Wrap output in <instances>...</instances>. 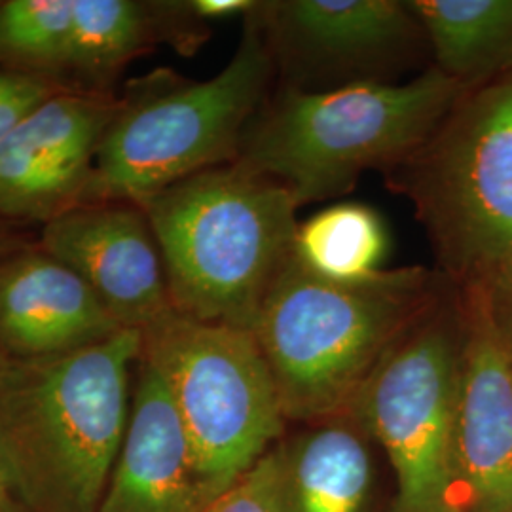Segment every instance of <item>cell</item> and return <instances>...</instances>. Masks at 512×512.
I'll return each mask as SVG.
<instances>
[{
  "label": "cell",
  "instance_id": "6",
  "mask_svg": "<svg viewBox=\"0 0 512 512\" xmlns=\"http://www.w3.org/2000/svg\"><path fill=\"white\" fill-rule=\"evenodd\" d=\"M387 175L414 203L448 274L469 289L511 277L512 71L459 101Z\"/></svg>",
  "mask_w": 512,
  "mask_h": 512
},
{
  "label": "cell",
  "instance_id": "11",
  "mask_svg": "<svg viewBox=\"0 0 512 512\" xmlns=\"http://www.w3.org/2000/svg\"><path fill=\"white\" fill-rule=\"evenodd\" d=\"M270 54L294 76L384 71L425 38L408 2L283 0L260 2Z\"/></svg>",
  "mask_w": 512,
  "mask_h": 512
},
{
  "label": "cell",
  "instance_id": "10",
  "mask_svg": "<svg viewBox=\"0 0 512 512\" xmlns=\"http://www.w3.org/2000/svg\"><path fill=\"white\" fill-rule=\"evenodd\" d=\"M37 243L86 281L122 329L145 332L175 311L162 253L139 203L78 205L44 224Z\"/></svg>",
  "mask_w": 512,
  "mask_h": 512
},
{
  "label": "cell",
  "instance_id": "26",
  "mask_svg": "<svg viewBox=\"0 0 512 512\" xmlns=\"http://www.w3.org/2000/svg\"><path fill=\"white\" fill-rule=\"evenodd\" d=\"M12 366H14V359H10V357L0 349V385L6 382V378H8L10 370H12Z\"/></svg>",
  "mask_w": 512,
  "mask_h": 512
},
{
  "label": "cell",
  "instance_id": "16",
  "mask_svg": "<svg viewBox=\"0 0 512 512\" xmlns=\"http://www.w3.org/2000/svg\"><path fill=\"white\" fill-rule=\"evenodd\" d=\"M279 454L285 512H365L372 461L353 429L319 427Z\"/></svg>",
  "mask_w": 512,
  "mask_h": 512
},
{
  "label": "cell",
  "instance_id": "5",
  "mask_svg": "<svg viewBox=\"0 0 512 512\" xmlns=\"http://www.w3.org/2000/svg\"><path fill=\"white\" fill-rule=\"evenodd\" d=\"M258 6L245 16L238 50L217 76L188 80L160 69L118 93L86 203L141 202L192 175L238 162L245 129L275 73Z\"/></svg>",
  "mask_w": 512,
  "mask_h": 512
},
{
  "label": "cell",
  "instance_id": "25",
  "mask_svg": "<svg viewBox=\"0 0 512 512\" xmlns=\"http://www.w3.org/2000/svg\"><path fill=\"white\" fill-rule=\"evenodd\" d=\"M18 239L12 236L10 224H6L4 220L0 219V258L6 255L8 251H12L18 245Z\"/></svg>",
  "mask_w": 512,
  "mask_h": 512
},
{
  "label": "cell",
  "instance_id": "22",
  "mask_svg": "<svg viewBox=\"0 0 512 512\" xmlns=\"http://www.w3.org/2000/svg\"><path fill=\"white\" fill-rule=\"evenodd\" d=\"M255 6L256 2L251 0H192L190 2L192 12L202 21L247 16Z\"/></svg>",
  "mask_w": 512,
  "mask_h": 512
},
{
  "label": "cell",
  "instance_id": "14",
  "mask_svg": "<svg viewBox=\"0 0 512 512\" xmlns=\"http://www.w3.org/2000/svg\"><path fill=\"white\" fill-rule=\"evenodd\" d=\"M202 486L160 368L141 353L128 429L97 512H202Z\"/></svg>",
  "mask_w": 512,
  "mask_h": 512
},
{
  "label": "cell",
  "instance_id": "23",
  "mask_svg": "<svg viewBox=\"0 0 512 512\" xmlns=\"http://www.w3.org/2000/svg\"><path fill=\"white\" fill-rule=\"evenodd\" d=\"M486 294H488V300H490L494 310L507 311V327H505V332L497 330H499L501 340H503V344H505V348L509 351L512 359V275L507 277V279H503V281H499V283H495L494 287L486 289Z\"/></svg>",
  "mask_w": 512,
  "mask_h": 512
},
{
  "label": "cell",
  "instance_id": "15",
  "mask_svg": "<svg viewBox=\"0 0 512 512\" xmlns=\"http://www.w3.org/2000/svg\"><path fill=\"white\" fill-rule=\"evenodd\" d=\"M202 23L190 2L73 0L65 82L80 92L114 93L129 63L160 42L194 52Z\"/></svg>",
  "mask_w": 512,
  "mask_h": 512
},
{
  "label": "cell",
  "instance_id": "20",
  "mask_svg": "<svg viewBox=\"0 0 512 512\" xmlns=\"http://www.w3.org/2000/svg\"><path fill=\"white\" fill-rule=\"evenodd\" d=\"M202 512H285L281 495V454L270 450Z\"/></svg>",
  "mask_w": 512,
  "mask_h": 512
},
{
  "label": "cell",
  "instance_id": "13",
  "mask_svg": "<svg viewBox=\"0 0 512 512\" xmlns=\"http://www.w3.org/2000/svg\"><path fill=\"white\" fill-rule=\"evenodd\" d=\"M122 327L86 281L38 243L0 258V349L38 361L105 342Z\"/></svg>",
  "mask_w": 512,
  "mask_h": 512
},
{
  "label": "cell",
  "instance_id": "8",
  "mask_svg": "<svg viewBox=\"0 0 512 512\" xmlns=\"http://www.w3.org/2000/svg\"><path fill=\"white\" fill-rule=\"evenodd\" d=\"M461 359L429 313L385 353L355 399L397 476V512H456Z\"/></svg>",
  "mask_w": 512,
  "mask_h": 512
},
{
  "label": "cell",
  "instance_id": "2",
  "mask_svg": "<svg viewBox=\"0 0 512 512\" xmlns=\"http://www.w3.org/2000/svg\"><path fill=\"white\" fill-rule=\"evenodd\" d=\"M137 203L158 241L175 311L253 330L266 296L293 260L298 205L289 190L234 162Z\"/></svg>",
  "mask_w": 512,
  "mask_h": 512
},
{
  "label": "cell",
  "instance_id": "1",
  "mask_svg": "<svg viewBox=\"0 0 512 512\" xmlns=\"http://www.w3.org/2000/svg\"><path fill=\"white\" fill-rule=\"evenodd\" d=\"M143 332L14 361L0 385V456L27 512H97L122 448Z\"/></svg>",
  "mask_w": 512,
  "mask_h": 512
},
{
  "label": "cell",
  "instance_id": "3",
  "mask_svg": "<svg viewBox=\"0 0 512 512\" xmlns=\"http://www.w3.org/2000/svg\"><path fill=\"white\" fill-rule=\"evenodd\" d=\"M463 90L437 67L404 84L287 86L245 129L238 162L285 186L298 207L338 198L366 169L389 173L420 150Z\"/></svg>",
  "mask_w": 512,
  "mask_h": 512
},
{
  "label": "cell",
  "instance_id": "17",
  "mask_svg": "<svg viewBox=\"0 0 512 512\" xmlns=\"http://www.w3.org/2000/svg\"><path fill=\"white\" fill-rule=\"evenodd\" d=\"M440 73L459 86L512 71V0H414Z\"/></svg>",
  "mask_w": 512,
  "mask_h": 512
},
{
  "label": "cell",
  "instance_id": "24",
  "mask_svg": "<svg viewBox=\"0 0 512 512\" xmlns=\"http://www.w3.org/2000/svg\"><path fill=\"white\" fill-rule=\"evenodd\" d=\"M0 512H27L19 503L14 484L6 471L4 459L0 456Z\"/></svg>",
  "mask_w": 512,
  "mask_h": 512
},
{
  "label": "cell",
  "instance_id": "19",
  "mask_svg": "<svg viewBox=\"0 0 512 512\" xmlns=\"http://www.w3.org/2000/svg\"><path fill=\"white\" fill-rule=\"evenodd\" d=\"M73 0H0V69L65 82Z\"/></svg>",
  "mask_w": 512,
  "mask_h": 512
},
{
  "label": "cell",
  "instance_id": "21",
  "mask_svg": "<svg viewBox=\"0 0 512 512\" xmlns=\"http://www.w3.org/2000/svg\"><path fill=\"white\" fill-rule=\"evenodd\" d=\"M65 90L73 88L46 74L0 69V141L18 128L33 110Z\"/></svg>",
  "mask_w": 512,
  "mask_h": 512
},
{
  "label": "cell",
  "instance_id": "12",
  "mask_svg": "<svg viewBox=\"0 0 512 512\" xmlns=\"http://www.w3.org/2000/svg\"><path fill=\"white\" fill-rule=\"evenodd\" d=\"M471 336L461 357L456 469L473 512H512V359L488 294L469 289Z\"/></svg>",
  "mask_w": 512,
  "mask_h": 512
},
{
  "label": "cell",
  "instance_id": "4",
  "mask_svg": "<svg viewBox=\"0 0 512 512\" xmlns=\"http://www.w3.org/2000/svg\"><path fill=\"white\" fill-rule=\"evenodd\" d=\"M437 298L425 268L384 270L342 285L311 275L293 256L253 327L285 418H321L355 403L385 353Z\"/></svg>",
  "mask_w": 512,
  "mask_h": 512
},
{
  "label": "cell",
  "instance_id": "7",
  "mask_svg": "<svg viewBox=\"0 0 512 512\" xmlns=\"http://www.w3.org/2000/svg\"><path fill=\"white\" fill-rule=\"evenodd\" d=\"M183 421L205 505L264 458L283 431L274 374L253 330L173 311L143 332Z\"/></svg>",
  "mask_w": 512,
  "mask_h": 512
},
{
  "label": "cell",
  "instance_id": "18",
  "mask_svg": "<svg viewBox=\"0 0 512 512\" xmlns=\"http://www.w3.org/2000/svg\"><path fill=\"white\" fill-rule=\"evenodd\" d=\"M387 232L378 213L363 203H336L298 224L294 260L311 275L357 285L384 272Z\"/></svg>",
  "mask_w": 512,
  "mask_h": 512
},
{
  "label": "cell",
  "instance_id": "9",
  "mask_svg": "<svg viewBox=\"0 0 512 512\" xmlns=\"http://www.w3.org/2000/svg\"><path fill=\"white\" fill-rule=\"evenodd\" d=\"M118 93L65 90L0 141V219L48 224L86 203Z\"/></svg>",
  "mask_w": 512,
  "mask_h": 512
}]
</instances>
